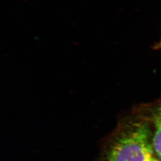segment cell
<instances>
[{"instance_id": "3", "label": "cell", "mask_w": 161, "mask_h": 161, "mask_svg": "<svg viewBox=\"0 0 161 161\" xmlns=\"http://www.w3.org/2000/svg\"><path fill=\"white\" fill-rule=\"evenodd\" d=\"M154 50H161V36L157 42H156L155 44L153 46Z\"/></svg>"}, {"instance_id": "2", "label": "cell", "mask_w": 161, "mask_h": 161, "mask_svg": "<svg viewBox=\"0 0 161 161\" xmlns=\"http://www.w3.org/2000/svg\"><path fill=\"white\" fill-rule=\"evenodd\" d=\"M137 107L147 121L153 149L161 160V98Z\"/></svg>"}, {"instance_id": "1", "label": "cell", "mask_w": 161, "mask_h": 161, "mask_svg": "<svg viewBox=\"0 0 161 161\" xmlns=\"http://www.w3.org/2000/svg\"><path fill=\"white\" fill-rule=\"evenodd\" d=\"M96 161H161L153 149L147 121L137 106L119 118L102 143Z\"/></svg>"}]
</instances>
